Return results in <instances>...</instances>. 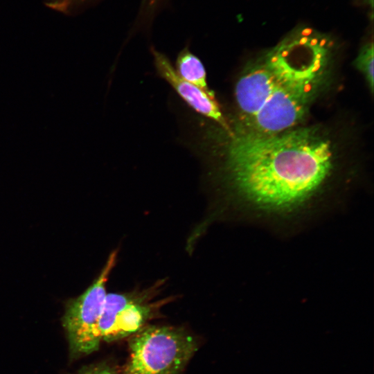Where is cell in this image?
<instances>
[{
	"instance_id": "6da1fadb",
	"label": "cell",
	"mask_w": 374,
	"mask_h": 374,
	"mask_svg": "<svg viewBox=\"0 0 374 374\" xmlns=\"http://www.w3.org/2000/svg\"><path fill=\"white\" fill-rule=\"evenodd\" d=\"M225 156L233 191L271 213L306 204L323 188L334 166L331 142L313 127L276 133L242 130L231 136Z\"/></svg>"
},
{
	"instance_id": "7a4b0ae2",
	"label": "cell",
	"mask_w": 374,
	"mask_h": 374,
	"mask_svg": "<svg viewBox=\"0 0 374 374\" xmlns=\"http://www.w3.org/2000/svg\"><path fill=\"white\" fill-rule=\"evenodd\" d=\"M328 43L325 33L299 25L266 52L238 80L237 105L251 121L272 93Z\"/></svg>"
},
{
	"instance_id": "3957f363",
	"label": "cell",
	"mask_w": 374,
	"mask_h": 374,
	"mask_svg": "<svg viewBox=\"0 0 374 374\" xmlns=\"http://www.w3.org/2000/svg\"><path fill=\"white\" fill-rule=\"evenodd\" d=\"M335 42L301 66L269 98L252 121V130L276 133L295 127L320 87Z\"/></svg>"
},
{
	"instance_id": "277c9868",
	"label": "cell",
	"mask_w": 374,
	"mask_h": 374,
	"mask_svg": "<svg viewBox=\"0 0 374 374\" xmlns=\"http://www.w3.org/2000/svg\"><path fill=\"white\" fill-rule=\"evenodd\" d=\"M120 374H181L197 352V338L181 327L146 326L130 337Z\"/></svg>"
},
{
	"instance_id": "5b68a950",
	"label": "cell",
	"mask_w": 374,
	"mask_h": 374,
	"mask_svg": "<svg viewBox=\"0 0 374 374\" xmlns=\"http://www.w3.org/2000/svg\"><path fill=\"white\" fill-rule=\"evenodd\" d=\"M116 259L114 251L90 286L80 296L66 302L62 320L72 359L89 355L100 347L102 341L98 322L107 295L106 284Z\"/></svg>"
},
{
	"instance_id": "8992f818",
	"label": "cell",
	"mask_w": 374,
	"mask_h": 374,
	"mask_svg": "<svg viewBox=\"0 0 374 374\" xmlns=\"http://www.w3.org/2000/svg\"><path fill=\"white\" fill-rule=\"evenodd\" d=\"M149 290L107 294L98 322L101 341L112 342L131 337L157 317L167 301L154 300Z\"/></svg>"
},
{
	"instance_id": "52a82bcc",
	"label": "cell",
	"mask_w": 374,
	"mask_h": 374,
	"mask_svg": "<svg viewBox=\"0 0 374 374\" xmlns=\"http://www.w3.org/2000/svg\"><path fill=\"white\" fill-rule=\"evenodd\" d=\"M154 64L159 76L163 78L179 96L196 112L226 127L214 93L205 91L180 78L168 57L152 48Z\"/></svg>"
},
{
	"instance_id": "ba28073f",
	"label": "cell",
	"mask_w": 374,
	"mask_h": 374,
	"mask_svg": "<svg viewBox=\"0 0 374 374\" xmlns=\"http://www.w3.org/2000/svg\"><path fill=\"white\" fill-rule=\"evenodd\" d=\"M175 71L183 80L205 91H211L207 84L204 64L187 47L178 54Z\"/></svg>"
},
{
	"instance_id": "9c48e42d",
	"label": "cell",
	"mask_w": 374,
	"mask_h": 374,
	"mask_svg": "<svg viewBox=\"0 0 374 374\" xmlns=\"http://www.w3.org/2000/svg\"><path fill=\"white\" fill-rule=\"evenodd\" d=\"M95 0H45L46 6L60 13L71 15L80 11ZM162 0H142L141 13L143 17L152 16Z\"/></svg>"
},
{
	"instance_id": "30bf717a",
	"label": "cell",
	"mask_w": 374,
	"mask_h": 374,
	"mask_svg": "<svg viewBox=\"0 0 374 374\" xmlns=\"http://www.w3.org/2000/svg\"><path fill=\"white\" fill-rule=\"evenodd\" d=\"M355 64L364 75L371 91L373 90V42L371 39L366 42L362 47Z\"/></svg>"
},
{
	"instance_id": "8fae6325",
	"label": "cell",
	"mask_w": 374,
	"mask_h": 374,
	"mask_svg": "<svg viewBox=\"0 0 374 374\" xmlns=\"http://www.w3.org/2000/svg\"><path fill=\"white\" fill-rule=\"evenodd\" d=\"M75 374H120V372L113 365L100 362L84 366Z\"/></svg>"
}]
</instances>
